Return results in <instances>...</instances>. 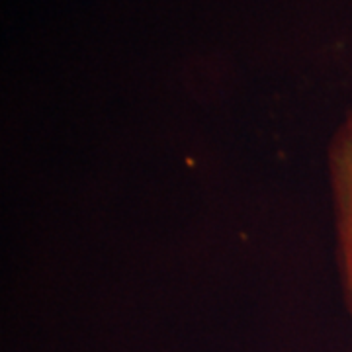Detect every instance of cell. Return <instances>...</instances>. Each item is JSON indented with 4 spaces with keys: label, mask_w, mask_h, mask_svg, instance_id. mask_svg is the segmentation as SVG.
Instances as JSON below:
<instances>
[{
    "label": "cell",
    "mask_w": 352,
    "mask_h": 352,
    "mask_svg": "<svg viewBox=\"0 0 352 352\" xmlns=\"http://www.w3.org/2000/svg\"><path fill=\"white\" fill-rule=\"evenodd\" d=\"M329 184L340 286L352 319V110L337 127L329 147Z\"/></svg>",
    "instance_id": "1"
}]
</instances>
